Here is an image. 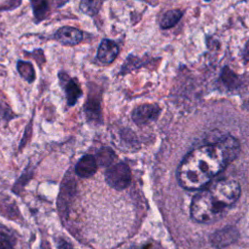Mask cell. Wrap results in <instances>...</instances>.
Masks as SVG:
<instances>
[{
    "instance_id": "14",
    "label": "cell",
    "mask_w": 249,
    "mask_h": 249,
    "mask_svg": "<svg viewBox=\"0 0 249 249\" xmlns=\"http://www.w3.org/2000/svg\"><path fill=\"white\" fill-rule=\"evenodd\" d=\"M102 1L103 0H81L80 8L85 14L94 16L100 10Z\"/></svg>"
},
{
    "instance_id": "17",
    "label": "cell",
    "mask_w": 249,
    "mask_h": 249,
    "mask_svg": "<svg viewBox=\"0 0 249 249\" xmlns=\"http://www.w3.org/2000/svg\"><path fill=\"white\" fill-rule=\"evenodd\" d=\"M243 57L246 60H249V41L247 42L245 49H244V53H243Z\"/></svg>"
},
{
    "instance_id": "16",
    "label": "cell",
    "mask_w": 249,
    "mask_h": 249,
    "mask_svg": "<svg viewBox=\"0 0 249 249\" xmlns=\"http://www.w3.org/2000/svg\"><path fill=\"white\" fill-rule=\"evenodd\" d=\"M15 240L14 238L0 231V249H14Z\"/></svg>"
},
{
    "instance_id": "15",
    "label": "cell",
    "mask_w": 249,
    "mask_h": 249,
    "mask_svg": "<svg viewBox=\"0 0 249 249\" xmlns=\"http://www.w3.org/2000/svg\"><path fill=\"white\" fill-rule=\"evenodd\" d=\"M115 159V154L114 152L110 149V148H102L100 149L97 154H96V162L100 165H103V166H108L110 165L113 160Z\"/></svg>"
},
{
    "instance_id": "18",
    "label": "cell",
    "mask_w": 249,
    "mask_h": 249,
    "mask_svg": "<svg viewBox=\"0 0 249 249\" xmlns=\"http://www.w3.org/2000/svg\"><path fill=\"white\" fill-rule=\"evenodd\" d=\"M204 1H210V0H204Z\"/></svg>"
},
{
    "instance_id": "8",
    "label": "cell",
    "mask_w": 249,
    "mask_h": 249,
    "mask_svg": "<svg viewBox=\"0 0 249 249\" xmlns=\"http://www.w3.org/2000/svg\"><path fill=\"white\" fill-rule=\"evenodd\" d=\"M97 169V162L93 156L86 155L79 160L75 166L76 174L82 178L92 176Z\"/></svg>"
},
{
    "instance_id": "3",
    "label": "cell",
    "mask_w": 249,
    "mask_h": 249,
    "mask_svg": "<svg viewBox=\"0 0 249 249\" xmlns=\"http://www.w3.org/2000/svg\"><path fill=\"white\" fill-rule=\"evenodd\" d=\"M105 180L108 185L116 190L125 189L131 181L129 167L124 162L110 165L105 172Z\"/></svg>"
},
{
    "instance_id": "12",
    "label": "cell",
    "mask_w": 249,
    "mask_h": 249,
    "mask_svg": "<svg viewBox=\"0 0 249 249\" xmlns=\"http://www.w3.org/2000/svg\"><path fill=\"white\" fill-rule=\"evenodd\" d=\"M17 69L19 73L20 77L23 78L26 82L32 83L35 80V70L31 62L24 61V60H18L17 63Z\"/></svg>"
},
{
    "instance_id": "11",
    "label": "cell",
    "mask_w": 249,
    "mask_h": 249,
    "mask_svg": "<svg viewBox=\"0 0 249 249\" xmlns=\"http://www.w3.org/2000/svg\"><path fill=\"white\" fill-rule=\"evenodd\" d=\"M30 2L35 18L38 21L45 19L50 12L49 0H30Z\"/></svg>"
},
{
    "instance_id": "2",
    "label": "cell",
    "mask_w": 249,
    "mask_h": 249,
    "mask_svg": "<svg viewBox=\"0 0 249 249\" xmlns=\"http://www.w3.org/2000/svg\"><path fill=\"white\" fill-rule=\"evenodd\" d=\"M240 196V186L234 180L224 179L201 189L191 203L192 218L198 223H213L219 220Z\"/></svg>"
},
{
    "instance_id": "1",
    "label": "cell",
    "mask_w": 249,
    "mask_h": 249,
    "mask_svg": "<svg viewBox=\"0 0 249 249\" xmlns=\"http://www.w3.org/2000/svg\"><path fill=\"white\" fill-rule=\"evenodd\" d=\"M238 151L239 144L232 136L194 149L178 167L180 185L190 191L201 190L236 158Z\"/></svg>"
},
{
    "instance_id": "7",
    "label": "cell",
    "mask_w": 249,
    "mask_h": 249,
    "mask_svg": "<svg viewBox=\"0 0 249 249\" xmlns=\"http://www.w3.org/2000/svg\"><path fill=\"white\" fill-rule=\"evenodd\" d=\"M119 54L118 45L109 39H103L97 50V59L103 64L112 63Z\"/></svg>"
},
{
    "instance_id": "10",
    "label": "cell",
    "mask_w": 249,
    "mask_h": 249,
    "mask_svg": "<svg viewBox=\"0 0 249 249\" xmlns=\"http://www.w3.org/2000/svg\"><path fill=\"white\" fill-rule=\"evenodd\" d=\"M183 16V12L181 10H170L162 15L160 20V26L162 29H167L173 27Z\"/></svg>"
},
{
    "instance_id": "13",
    "label": "cell",
    "mask_w": 249,
    "mask_h": 249,
    "mask_svg": "<svg viewBox=\"0 0 249 249\" xmlns=\"http://www.w3.org/2000/svg\"><path fill=\"white\" fill-rule=\"evenodd\" d=\"M85 112L89 120H100L99 102L89 96L88 101L85 103Z\"/></svg>"
},
{
    "instance_id": "9",
    "label": "cell",
    "mask_w": 249,
    "mask_h": 249,
    "mask_svg": "<svg viewBox=\"0 0 249 249\" xmlns=\"http://www.w3.org/2000/svg\"><path fill=\"white\" fill-rule=\"evenodd\" d=\"M235 237L236 231L231 228H228L215 232L213 234L212 242L217 247H223L232 242L235 239Z\"/></svg>"
},
{
    "instance_id": "5",
    "label": "cell",
    "mask_w": 249,
    "mask_h": 249,
    "mask_svg": "<svg viewBox=\"0 0 249 249\" xmlns=\"http://www.w3.org/2000/svg\"><path fill=\"white\" fill-rule=\"evenodd\" d=\"M58 77H59L60 84L63 87V89L65 92L67 105L72 107L76 104V102L82 95V90L79 85L73 79L69 78L65 72H59Z\"/></svg>"
},
{
    "instance_id": "6",
    "label": "cell",
    "mask_w": 249,
    "mask_h": 249,
    "mask_svg": "<svg viewBox=\"0 0 249 249\" xmlns=\"http://www.w3.org/2000/svg\"><path fill=\"white\" fill-rule=\"evenodd\" d=\"M54 39L64 46H75L83 40V33L80 29L72 26H63L57 29Z\"/></svg>"
},
{
    "instance_id": "4",
    "label": "cell",
    "mask_w": 249,
    "mask_h": 249,
    "mask_svg": "<svg viewBox=\"0 0 249 249\" xmlns=\"http://www.w3.org/2000/svg\"><path fill=\"white\" fill-rule=\"evenodd\" d=\"M160 108L158 104H141L134 108L131 117L136 124L143 125L155 122L160 115Z\"/></svg>"
}]
</instances>
